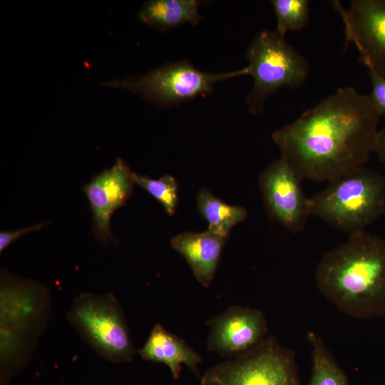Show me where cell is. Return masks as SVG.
<instances>
[{
	"label": "cell",
	"instance_id": "obj_20",
	"mask_svg": "<svg viewBox=\"0 0 385 385\" xmlns=\"http://www.w3.org/2000/svg\"><path fill=\"white\" fill-rule=\"evenodd\" d=\"M371 91L370 97L381 117L385 119V77L372 69H368Z\"/></svg>",
	"mask_w": 385,
	"mask_h": 385
},
{
	"label": "cell",
	"instance_id": "obj_3",
	"mask_svg": "<svg viewBox=\"0 0 385 385\" xmlns=\"http://www.w3.org/2000/svg\"><path fill=\"white\" fill-rule=\"evenodd\" d=\"M48 289L36 281L1 272L0 364L5 384L29 361L51 314Z\"/></svg>",
	"mask_w": 385,
	"mask_h": 385
},
{
	"label": "cell",
	"instance_id": "obj_9",
	"mask_svg": "<svg viewBox=\"0 0 385 385\" xmlns=\"http://www.w3.org/2000/svg\"><path fill=\"white\" fill-rule=\"evenodd\" d=\"M302 179L281 156L267 166L259 178L268 216L293 233L302 231L311 215L309 198L303 191Z\"/></svg>",
	"mask_w": 385,
	"mask_h": 385
},
{
	"label": "cell",
	"instance_id": "obj_6",
	"mask_svg": "<svg viewBox=\"0 0 385 385\" xmlns=\"http://www.w3.org/2000/svg\"><path fill=\"white\" fill-rule=\"evenodd\" d=\"M81 338L106 360L128 362L135 353L119 302L111 293H83L71 303L67 314Z\"/></svg>",
	"mask_w": 385,
	"mask_h": 385
},
{
	"label": "cell",
	"instance_id": "obj_13",
	"mask_svg": "<svg viewBox=\"0 0 385 385\" xmlns=\"http://www.w3.org/2000/svg\"><path fill=\"white\" fill-rule=\"evenodd\" d=\"M227 238L208 230L183 232L173 236L170 245L185 258L197 282L207 288L215 277Z\"/></svg>",
	"mask_w": 385,
	"mask_h": 385
},
{
	"label": "cell",
	"instance_id": "obj_17",
	"mask_svg": "<svg viewBox=\"0 0 385 385\" xmlns=\"http://www.w3.org/2000/svg\"><path fill=\"white\" fill-rule=\"evenodd\" d=\"M307 339L312 359L309 385H350L345 372L322 339L314 332H309Z\"/></svg>",
	"mask_w": 385,
	"mask_h": 385
},
{
	"label": "cell",
	"instance_id": "obj_10",
	"mask_svg": "<svg viewBox=\"0 0 385 385\" xmlns=\"http://www.w3.org/2000/svg\"><path fill=\"white\" fill-rule=\"evenodd\" d=\"M344 24L345 43H353L368 69L385 77V0H353L347 9L333 1Z\"/></svg>",
	"mask_w": 385,
	"mask_h": 385
},
{
	"label": "cell",
	"instance_id": "obj_7",
	"mask_svg": "<svg viewBox=\"0 0 385 385\" xmlns=\"http://www.w3.org/2000/svg\"><path fill=\"white\" fill-rule=\"evenodd\" d=\"M247 74V67L215 73L202 71L190 62L182 61L144 75L106 81L101 86L127 89L157 106L169 107L211 93L214 85L220 81Z\"/></svg>",
	"mask_w": 385,
	"mask_h": 385
},
{
	"label": "cell",
	"instance_id": "obj_15",
	"mask_svg": "<svg viewBox=\"0 0 385 385\" xmlns=\"http://www.w3.org/2000/svg\"><path fill=\"white\" fill-rule=\"evenodd\" d=\"M201 1L197 0H152L146 2L138 14L146 25L165 31L184 24L196 26Z\"/></svg>",
	"mask_w": 385,
	"mask_h": 385
},
{
	"label": "cell",
	"instance_id": "obj_1",
	"mask_svg": "<svg viewBox=\"0 0 385 385\" xmlns=\"http://www.w3.org/2000/svg\"><path fill=\"white\" fill-rule=\"evenodd\" d=\"M380 118L369 95L340 88L272 138L303 179L331 182L368 160Z\"/></svg>",
	"mask_w": 385,
	"mask_h": 385
},
{
	"label": "cell",
	"instance_id": "obj_14",
	"mask_svg": "<svg viewBox=\"0 0 385 385\" xmlns=\"http://www.w3.org/2000/svg\"><path fill=\"white\" fill-rule=\"evenodd\" d=\"M137 353L144 360L167 366L174 379L179 378L183 364L197 374V366L202 362L197 351L160 324L153 327L145 344Z\"/></svg>",
	"mask_w": 385,
	"mask_h": 385
},
{
	"label": "cell",
	"instance_id": "obj_21",
	"mask_svg": "<svg viewBox=\"0 0 385 385\" xmlns=\"http://www.w3.org/2000/svg\"><path fill=\"white\" fill-rule=\"evenodd\" d=\"M48 221L11 231H1L0 232V252L1 253L20 237L33 232L38 231L48 224Z\"/></svg>",
	"mask_w": 385,
	"mask_h": 385
},
{
	"label": "cell",
	"instance_id": "obj_22",
	"mask_svg": "<svg viewBox=\"0 0 385 385\" xmlns=\"http://www.w3.org/2000/svg\"><path fill=\"white\" fill-rule=\"evenodd\" d=\"M374 153L377 155L379 160L385 164V125L382 129L379 130Z\"/></svg>",
	"mask_w": 385,
	"mask_h": 385
},
{
	"label": "cell",
	"instance_id": "obj_2",
	"mask_svg": "<svg viewBox=\"0 0 385 385\" xmlns=\"http://www.w3.org/2000/svg\"><path fill=\"white\" fill-rule=\"evenodd\" d=\"M315 280L339 311L359 319L385 316V238L365 231L349 235L319 260Z\"/></svg>",
	"mask_w": 385,
	"mask_h": 385
},
{
	"label": "cell",
	"instance_id": "obj_11",
	"mask_svg": "<svg viewBox=\"0 0 385 385\" xmlns=\"http://www.w3.org/2000/svg\"><path fill=\"white\" fill-rule=\"evenodd\" d=\"M135 173L122 158L110 168L95 175L82 187L93 216V230L103 244L116 242L111 229L114 212L125 205L133 193Z\"/></svg>",
	"mask_w": 385,
	"mask_h": 385
},
{
	"label": "cell",
	"instance_id": "obj_12",
	"mask_svg": "<svg viewBox=\"0 0 385 385\" xmlns=\"http://www.w3.org/2000/svg\"><path fill=\"white\" fill-rule=\"evenodd\" d=\"M207 349L224 357H237L258 346L267 337L263 313L248 307L231 306L208 321Z\"/></svg>",
	"mask_w": 385,
	"mask_h": 385
},
{
	"label": "cell",
	"instance_id": "obj_18",
	"mask_svg": "<svg viewBox=\"0 0 385 385\" xmlns=\"http://www.w3.org/2000/svg\"><path fill=\"white\" fill-rule=\"evenodd\" d=\"M277 22L276 31L284 37L287 32L299 31L309 21V1L307 0L271 1Z\"/></svg>",
	"mask_w": 385,
	"mask_h": 385
},
{
	"label": "cell",
	"instance_id": "obj_4",
	"mask_svg": "<svg viewBox=\"0 0 385 385\" xmlns=\"http://www.w3.org/2000/svg\"><path fill=\"white\" fill-rule=\"evenodd\" d=\"M309 198L311 215L351 235L385 214V176L362 165Z\"/></svg>",
	"mask_w": 385,
	"mask_h": 385
},
{
	"label": "cell",
	"instance_id": "obj_16",
	"mask_svg": "<svg viewBox=\"0 0 385 385\" xmlns=\"http://www.w3.org/2000/svg\"><path fill=\"white\" fill-rule=\"evenodd\" d=\"M196 202L200 215L208 222L207 230L227 237L247 216L245 207L228 205L205 188L198 190Z\"/></svg>",
	"mask_w": 385,
	"mask_h": 385
},
{
	"label": "cell",
	"instance_id": "obj_19",
	"mask_svg": "<svg viewBox=\"0 0 385 385\" xmlns=\"http://www.w3.org/2000/svg\"><path fill=\"white\" fill-rule=\"evenodd\" d=\"M135 184L153 196L164 208L166 213L173 216L178 202V184L170 175H163L158 179L135 173Z\"/></svg>",
	"mask_w": 385,
	"mask_h": 385
},
{
	"label": "cell",
	"instance_id": "obj_8",
	"mask_svg": "<svg viewBox=\"0 0 385 385\" xmlns=\"http://www.w3.org/2000/svg\"><path fill=\"white\" fill-rule=\"evenodd\" d=\"M201 385H299L294 352L267 337L258 346L205 371Z\"/></svg>",
	"mask_w": 385,
	"mask_h": 385
},
{
	"label": "cell",
	"instance_id": "obj_5",
	"mask_svg": "<svg viewBox=\"0 0 385 385\" xmlns=\"http://www.w3.org/2000/svg\"><path fill=\"white\" fill-rule=\"evenodd\" d=\"M246 58L254 80L246 99L251 114L262 112L266 101L279 90L297 88L308 77L307 60L276 31H260L247 50Z\"/></svg>",
	"mask_w": 385,
	"mask_h": 385
}]
</instances>
